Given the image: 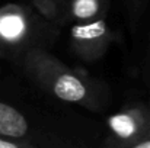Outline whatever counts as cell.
I'll use <instances>...</instances> for the list:
<instances>
[{"mask_svg": "<svg viewBox=\"0 0 150 148\" xmlns=\"http://www.w3.org/2000/svg\"><path fill=\"white\" fill-rule=\"evenodd\" d=\"M61 29L44 19L25 0L0 6V42L10 64L29 49H51Z\"/></svg>", "mask_w": 150, "mask_h": 148, "instance_id": "cell-3", "label": "cell"}, {"mask_svg": "<svg viewBox=\"0 0 150 148\" xmlns=\"http://www.w3.org/2000/svg\"><path fill=\"white\" fill-rule=\"evenodd\" d=\"M103 148H150V96L131 99L105 121Z\"/></svg>", "mask_w": 150, "mask_h": 148, "instance_id": "cell-4", "label": "cell"}, {"mask_svg": "<svg viewBox=\"0 0 150 148\" xmlns=\"http://www.w3.org/2000/svg\"><path fill=\"white\" fill-rule=\"evenodd\" d=\"M149 1L150 0H121V3L124 6V13L127 18L128 28L133 34H136V31L142 22V18L146 13Z\"/></svg>", "mask_w": 150, "mask_h": 148, "instance_id": "cell-8", "label": "cell"}, {"mask_svg": "<svg viewBox=\"0 0 150 148\" xmlns=\"http://www.w3.org/2000/svg\"><path fill=\"white\" fill-rule=\"evenodd\" d=\"M12 65L26 83L60 103L91 113H103L112 105L114 92L105 80L85 68L66 64L51 49H29Z\"/></svg>", "mask_w": 150, "mask_h": 148, "instance_id": "cell-2", "label": "cell"}, {"mask_svg": "<svg viewBox=\"0 0 150 148\" xmlns=\"http://www.w3.org/2000/svg\"><path fill=\"white\" fill-rule=\"evenodd\" d=\"M29 3L44 19L63 28L67 23L66 0H25Z\"/></svg>", "mask_w": 150, "mask_h": 148, "instance_id": "cell-7", "label": "cell"}, {"mask_svg": "<svg viewBox=\"0 0 150 148\" xmlns=\"http://www.w3.org/2000/svg\"><path fill=\"white\" fill-rule=\"evenodd\" d=\"M120 39L118 31L109 22V15L91 22L71 23L69 29V49L85 62L100 61Z\"/></svg>", "mask_w": 150, "mask_h": 148, "instance_id": "cell-5", "label": "cell"}, {"mask_svg": "<svg viewBox=\"0 0 150 148\" xmlns=\"http://www.w3.org/2000/svg\"><path fill=\"white\" fill-rule=\"evenodd\" d=\"M140 76H142V80L144 81V84L150 89V29L149 35H147V41H146V49H144L142 64H140Z\"/></svg>", "mask_w": 150, "mask_h": 148, "instance_id": "cell-9", "label": "cell"}, {"mask_svg": "<svg viewBox=\"0 0 150 148\" xmlns=\"http://www.w3.org/2000/svg\"><path fill=\"white\" fill-rule=\"evenodd\" d=\"M4 61H7V57H6V51L0 42V76H1V71H3V62Z\"/></svg>", "mask_w": 150, "mask_h": 148, "instance_id": "cell-11", "label": "cell"}, {"mask_svg": "<svg viewBox=\"0 0 150 148\" xmlns=\"http://www.w3.org/2000/svg\"><path fill=\"white\" fill-rule=\"evenodd\" d=\"M0 148H31L28 142L19 140V138H12L7 135L0 134Z\"/></svg>", "mask_w": 150, "mask_h": 148, "instance_id": "cell-10", "label": "cell"}, {"mask_svg": "<svg viewBox=\"0 0 150 148\" xmlns=\"http://www.w3.org/2000/svg\"><path fill=\"white\" fill-rule=\"evenodd\" d=\"M31 87L28 90L10 79H0L1 135L19 138L31 148L100 147L105 125Z\"/></svg>", "mask_w": 150, "mask_h": 148, "instance_id": "cell-1", "label": "cell"}, {"mask_svg": "<svg viewBox=\"0 0 150 148\" xmlns=\"http://www.w3.org/2000/svg\"><path fill=\"white\" fill-rule=\"evenodd\" d=\"M112 0H66L67 23H83L109 15Z\"/></svg>", "mask_w": 150, "mask_h": 148, "instance_id": "cell-6", "label": "cell"}]
</instances>
